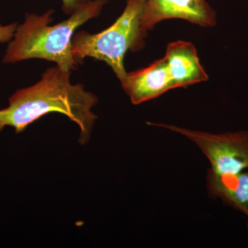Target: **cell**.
<instances>
[{
    "label": "cell",
    "instance_id": "cell-7",
    "mask_svg": "<svg viewBox=\"0 0 248 248\" xmlns=\"http://www.w3.org/2000/svg\"><path fill=\"white\" fill-rule=\"evenodd\" d=\"M164 58L174 89L208 79L195 46L189 42L177 41L170 44Z\"/></svg>",
    "mask_w": 248,
    "mask_h": 248
},
{
    "label": "cell",
    "instance_id": "cell-6",
    "mask_svg": "<svg viewBox=\"0 0 248 248\" xmlns=\"http://www.w3.org/2000/svg\"><path fill=\"white\" fill-rule=\"evenodd\" d=\"M122 86L135 105L174 89L164 58L155 62L146 68L127 73Z\"/></svg>",
    "mask_w": 248,
    "mask_h": 248
},
{
    "label": "cell",
    "instance_id": "cell-10",
    "mask_svg": "<svg viewBox=\"0 0 248 248\" xmlns=\"http://www.w3.org/2000/svg\"><path fill=\"white\" fill-rule=\"evenodd\" d=\"M88 1L89 0H62V10L64 14L71 16Z\"/></svg>",
    "mask_w": 248,
    "mask_h": 248
},
{
    "label": "cell",
    "instance_id": "cell-8",
    "mask_svg": "<svg viewBox=\"0 0 248 248\" xmlns=\"http://www.w3.org/2000/svg\"><path fill=\"white\" fill-rule=\"evenodd\" d=\"M209 195L220 199L248 217V169L231 175L216 176L208 172Z\"/></svg>",
    "mask_w": 248,
    "mask_h": 248
},
{
    "label": "cell",
    "instance_id": "cell-9",
    "mask_svg": "<svg viewBox=\"0 0 248 248\" xmlns=\"http://www.w3.org/2000/svg\"><path fill=\"white\" fill-rule=\"evenodd\" d=\"M17 27V23H12L7 25L0 24V42L6 43L12 40Z\"/></svg>",
    "mask_w": 248,
    "mask_h": 248
},
{
    "label": "cell",
    "instance_id": "cell-3",
    "mask_svg": "<svg viewBox=\"0 0 248 248\" xmlns=\"http://www.w3.org/2000/svg\"><path fill=\"white\" fill-rule=\"evenodd\" d=\"M143 0H127L120 17L110 27L99 33L79 31L72 40V53L78 63L91 58L106 62L121 84L127 76L124 60L129 50L143 48L146 32L141 27Z\"/></svg>",
    "mask_w": 248,
    "mask_h": 248
},
{
    "label": "cell",
    "instance_id": "cell-2",
    "mask_svg": "<svg viewBox=\"0 0 248 248\" xmlns=\"http://www.w3.org/2000/svg\"><path fill=\"white\" fill-rule=\"evenodd\" d=\"M108 0H89L63 22L52 25L53 10L42 16L27 14L10 41L2 62L14 63L39 59L54 62L62 69L72 71L78 62L72 53V40L78 28L102 12Z\"/></svg>",
    "mask_w": 248,
    "mask_h": 248
},
{
    "label": "cell",
    "instance_id": "cell-5",
    "mask_svg": "<svg viewBox=\"0 0 248 248\" xmlns=\"http://www.w3.org/2000/svg\"><path fill=\"white\" fill-rule=\"evenodd\" d=\"M169 19H182L210 27L216 24V13L206 0H143V32L147 34L157 23Z\"/></svg>",
    "mask_w": 248,
    "mask_h": 248
},
{
    "label": "cell",
    "instance_id": "cell-4",
    "mask_svg": "<svg viewBox=\"0 0 248 248\" xmlns=\"http://www.w3.org/2000/svg\"><path fill=\"white\" fill-rule=\"evenodd\" d=\"M148 124L180 134L194 142L210 161V174L231 175L248 169V131L212 134L169 124Z\"/></svg>",
    "mask_w": 248,
    "mask_h": 248
},
{
    "label": "cell",
    "instance_id": "cell-1",
    "mask_svg": "<svg viewBox=\"0 0 248 248\" xmlns=\"http://www.w3.org/2000/svg\"><path fill=\"white\" fill-rule=\"evenodd\" d=\"M71 73L55 65L46 70L38 82L17 90L10 97L9 107L1 110L0 132L11 126L20 133L44 115L58 112L78 124L79 142L86 144L97 120L92 109L98 98L84 85L72 84Z\"/></svg>",
    "mask_w": 248,
    "mask_h": 248
},
{
    "label": "cell",
    "instance_id": "cell-12",
    "mask_svg": "<svg viewBox=\"0 0 248 248\" xmlns=\"http://www.w3.org/2000/svg\"></svg>",
    "mask_w": 248,
    "mask_h": 248
},
{
    "label": "cell",
    "instance_id": "cell-11",
    "mask_svg": "<svg viewBox=\"0 0 248 248\" xmlns=\"http://www.w3.org/2000/svg\"><path fill=\"white\" fill-rule=\"evenodd\" d=\"M1 110H0V115H1Z\"/></svg>",
    "mask_w": 248,
    "mask_h": 248
}]
</instances>
